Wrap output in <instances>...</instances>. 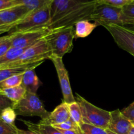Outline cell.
Instances as JSON below:
<instances>
[{
	"instance_id": "obj_1",
	"label": "cell",
	"mask_w": 134,
	"mask_h": 134,
	"mask_svg": "<svg viewBox=\"0 0 134 134\" xmlns=\"http://www.w3.org/2000/svg\"><path fill=\"white\" fill-rule=\"evenodd\" d=\"M51 56L47 43L42 39L34 45L28 47L16 60L0 65V69L5 68H28L35 69L46 59Z\"/></svg>"
},
{
	"instance_id": "obj_2",
	"label": "cell",
	"mask_w": 134,
	"mask_h": 134,
	"mask_svg": "<svg viewBox=\"0 0 134 134\" xmlns=\"http://www.w3.org/2000/svg\"><path fill=\"white\" fill-rule=\"evenodd\" d=\"M74 27H60L50 29L43 39L47 43L51 56L62 58L73 48Z\"/></svg>"
},
{
	"instance_id": "obj_3",
	"label": "cell",
	"mask_w": 134,
	"mask_h": 134,
	"mask_svg": "<svg viewBox=\"0 0 134 134\" xmlns=\"http://www.w3.org/2000/svg\"><path fill=\"white\" fill-rule=\"evenodd\" d=\"M97 5V0L83 3L51 22L48 27L49 29H54L60 27L74 26L75 24L79 21L83 20H90L91 16Z\"/></svg>"
},
{
	"instance_id": "obj_4",
	"label": "cell",
	"mask_w": 134,
	"mask_h": 134,
	"mask_svg": "<svg viewBox=\"0 0 134 134\" xmlns=\"http://www.w3.org/2000/svg\"><path fill=\"white\" fill-rule=\"evenodd\" d=\"M90 20L102 26L109 24L134 26V21L123 14L122 8L105 5H97L91 16Z\"/></svg>"
},
{
	"instance_id": "obj_5",
	"label": "cell",
	"mask_w": 134,
	"mask_h": 134,
	"mask_svg": "<svg viewBox=\"0 0 134 134\" xmlns=\"http://www.w3.org/2000/svg\"><path fill=\"white\" fill-rule=\"evenodd\" d=\"M76 101L80 107L83 123L107 130L110 119V112L87 101L85 98L76 94Z\"/></svg>"
},
{
	"instance_id": "obj_6",
	"label": "cell",
	"mask_w": 134,
	"mask_h": 134,
	"mask_svg": "<svg viewBox=\"0 0 134 134\" xmlns=\"http://www.w3.org/2000/svg\"><path fill=\"white\" fill-rule=\"evenodd\" d=\"M49 5L50 4L30 11L23 19L17 23L11 30L10 33L22 32L48 27L51 20Z\"/></svg>"
},
{
	"instance_id": "obj_7",
	"label": "cell",
	"mask_w": 134,
	"mask_h": 134,
	"mask_svg": "<svg viewBox=\"0 0 134 134\" xmlns=\"http://www.w3.org/2000/svg\"><path fill=\"white\" fill-rule=\"evenodd\" d=\"M13 108L17 115L39 116L42 119L48 117L50 113L45 109L43 103L36 94L28 92L19 102L13 103Z\"/></svg>"
},
{
	"instance_id": "obj_8",
	"label": "cell",
	"mask_w": 134,
	"mask_h": 134,
	"mask_svg": "<svg viewBox=\"0 0 134 134\" xmlns=\"http://www.w3.org/2000/svg\"><path fill=\"white\" fill-rule=\"evenodd\" d=\"M112 37L114 42L122 49L134 57V30L126 26L109 24L104 25Z\"/></svg>"
},
{
	"instance_id": "obj_9",
	"label": "cell",
	"mask_w": 134,
	"mask_h": 134,
	"mask_svg": "<svg viewBox=\"0 0 134 134\" xmlns=\"http://www.w3.org/2000/svg\"><path fill=\"white\" fill-rule=\"evenodd\" d=\"M49 30L48 27H45L22 32L10 33L9 35L10 36L12 47L28 48L43 39Z\"/></svg>"
},
{
	"instance_id": "obj_10",
	"label": "cell",
	"mask_w": 134,
	"mask_h": 134,
	"mask_svg": "<svg viewBox=\"0 0 134 134\" xmlns=\"http://www.w3.org/2000/svg\"><path fill=\"white\" fill-rule=\"evenodd\" d=\"M49 60H51L53 63L56 73H57L63 96V102H65L67 104L76 102V98L74 96L72 88H71L70 84L68 71L66 70L65 66H64L63 58L55 57V56H51Z\"/></svg>"
},
{
	"instance_id": "obj_11",
	"label": "cell",
	"mask_w": 134,
	"mask_h": 134,
	"mask_svg": "<svg viewBox=\"0 0 134 134\" xmlns=\"http://www.w3.org/2000/svg\"><path fill=\"white\" fill-rule=\"evenodd\" d=\"M133 124L123 116L120 109L110 111V119L108 130L116 134H128Z\"/></svg>"
},
{
	"instance_id": "obj_12",
	"label": "cell",
	"mask_w": 134,
	"mask_h": 134,
	"mask_svg": "<svg viewBox=\"0 0 134 134\" xmlns=\"http://www.w3.org/2000/svg\"><path fill=\"white\" fill-rule=\"evenodd\" d=\"M89 1L92 0H52L49 5L51 22L61 16L75 7Z\"/></svg>"
},
{
	"instance_id": "obj_13",
	"label": "cell",
	"mask_w": 134,
	"mask_h": 134,
	"mask_svg": "<svg viewBox=\"0 0 134 134\" xmlns=\"http://www.w3.org/2000/svg\"><path fill=\"white\" fill-rule=\"evenodd\" d=\"M30 12L24 5H15L0 11V21L2 24H17Z\"/></svg>"
},
{
	"instance_id": "obj_14",
	"label": "cell",
	"mask_w": 134,
	"mask_h": 134,
	"mask_svg": "<svg viewBox=\"0 0 134 134\" xmlns=\"http://www.w3.org/2000/svg\"><path fill=\"white\" fill-rule=\"evenodd\" d=\"M70 119L68 104L63 102L60 104L56 106L55 109L50 113L47 118L42 119L39 123L47 125L55 126L56 124L65 122Z\"/></svg>"
},
{
	"instance_id": "obj_15",
	"label": "cell",
	"mask_w": 134,
	"mask_h": 134,
	"mask_svg": "<svg viewBox=\"0 0 134 134\" xmlns=\"http://www.w3.org/2000/svg\"><path fill=\"white\" fill-rule=\"evenodd\" d=\"M21 85L25 88L26 92L36 94L42 82L35 73V69H28L24 73Z\"/></svg>"
},
{
	"instance_id": "obj_16",
	"label": "cell",
	"mask_w": 134,
	"mask_h": 134,
	"mask_svg": "<svg viewBox=\"0 0 134 134\" xmlns=\"http://www.w3.org/2000/svg\"><path fill=\"white\" fill-rule=\"evenodd\" d=\"M99 25L95 22H91L88 20L79 21L74 25V37L77 38H85L89 36L92 31Z\"/></svg>"
},
{
	"instance_id": "obj_17",
	"label": "cell",
	"mask_w": 134,
	"mask_h": 134,
	"mask_svg": "<svg viewBox=\"0 0 134 134\" xmlns=\"http://www.w3.org/2000/svg\"><path fill=\"white\" fill-rule=\"evenodd\" d=\"M22 121L27 126L29 130L38 134H63L58 130V129L51 125H47L39 122L38 124H35L26 120H22Z\"/></svg>"
},
{
	"instance_id": "obj_18",
	"label": "cell",
	"mask_w": 134,
	"mask_h": 134,
	"mask_svg": "<svg viewBox=\"0 0 134 134\" xmlns=\"http://www.w3.org/2000/svg\"><path fill=\"white\" fill-rule=\"evenodd\" d=\"M0 92L10 99L13 103L19 102L26 93L25 88L22 85L15 87L9 88L0 90Z\"/></svg>"
},
{
	"instance_id": "obj_19",
	"label": "cell",
	"mask_w": 134,
	"mask_h": 134,
	"mask_svg": "<svg viewBox=\"0 0 134 134\" xmlns=\"http://www.w3.org/2000/svg\"><path fill=\"white\" fill-rule=\"evenodd\" d=\"M16 5H24L30 11L36 10L47 5H49L52 0H12Z\"/></svg>"
},
{
	"instance_id": "obj_20",
	"label": "cell",
	"mask_w": 134,
	"mask_h": 134,
	"mask_svg": "<svg viewBox=\"0 0 134 134\" xmlns=\"http://www.w3.org/2000/svg\"><path fill=\"white\" fill-rule=\"evenodd\" d=\"M68 111L70 114V118L77 124L80 126L83 124L82 116H81V109L77 102H72L68 104Z\"/></svg>"
},
{
	"instance_id": "obj_21",
	"label": "cell",
	"mask_w": 134,
	"mask_h": 134,
	"mask_svg": "<svg viewBox=\"0 0 134 134\" xmlns=\"http://www.w3.org/2000/svg\"><path fill=\"white\" fill-rule=\"evenodd\" d=\"M27 48H16V47H11L3 56L0 57V65L6 64V63L11 62L13 60L18 58Z\"/></svg>"
},
{
	"instance_id": "obj_22",
	"label": "cell",
	"mask_w": 134,
	"mask_h": 134,
	"mask_svg": "<svg viewBox=\"0 0 134 134\" xmlns=\"http://www.w3.org/2000/svg\"><path fill=\"white\" fill-rule=\"evenodd\" d=\"M23 75L24 73L14 75L0 82V90L20 85L22 84Z\"/></svg>"
},
{
	"instance_id": "obj_23",
	"label": "cell",
	"mask_w": 134,
	"mask_h": 134,
	"mask_svg": "<svg viewBox=\"0 0 134 134\" xmlns=\"http://www.w3.org/2000/svg\"><path fill=\"white\" fill-rule=\"evenodd\" d=\"M16 118H17V114L13 107H8L4 109L0 113V119L7 124L15 125L14 121Z\"/></svg>"
},
{
	"instance_id": "obj_24",
	"label": "cell",
	"mask_w": 134,
	"mask_h": 134,
	"mask_svg": "<svg viewBox=\"0 0 134 134\" xmlns=\"http://www.w3.org/2000/svg\"><path fill=\"white\" fill-rule=\"evenodd\" d=\"M30 69L28 68H5L0 69V82L17 74L24 73Z\"/></svg>"
},
{
	"instance_id": "obj_25",
	"label": "cell",
	"mask_w": 134,
	"mask_h": 134,
	"mask_svg": "<svg viewBox=\"0 0 134 134\" xmlns=\"http://www.w3.org/2000/svg\"><path fill=\"white\" fill-rule=\"evenodd\" d=\"M81 134H108L106 130L83 123L80 126Z\"/></svg>"
},
{
	"instance_id": "obj_26",
	"label": "cell",
	"mask_w": 134,
	"mask_h": 134,
	"mask_svg": "<svg viewBox=\"0 0 134 134\" xmlns=\"http://www.w3.org/2000/svg\"><path fill=\"white\" fill-rule=\"evenodd\" d=\"M55 128H57V129L60 130H74L76 131L78 133L81 134V130L79 126H78L72 119L70 118L67 121L65 122L61 123V124H56V125L53 126Z\"/></svg>"
},
{
	"instance_id": "obj_27",
	"label": "cell",
	"mask_w": 134,
	"mask_h": 134,
	"mask_svg": "<svg viewBox=\"0 0 134 134\" xmlns=\"http://www.w3.org/2000/svg\"><path fill=\"white\" fill-rule=\"evenodd\" d=\"M133 0H97L99 5H105L114 7L122 8Z\"/></svg>"
},
{
	"instance_id": "obj_28",
	"label": "cell",
	"mask_w": 134,
	"mask_h": 134,
	"mask_svg": "<svg viewBox=\"0 0 134 134\" xmlns=\"http://www.w3.org/2000/svg\"><path fill=\"white\" fill-rule=\"evenodd\" d=\"M18 128L15 125L5 123L0 119V134H18Z\"/></svg>"
},
{
	"instance_id": "obj_29",
	"label": "cell",
	"mask_w": 134,
	"mask_h": 134,
	"mask_svg": "<svg viewBox=\"0 0 134 134\" xmlns=\"http://www.w3.org/2000/svg\"><path fill=\"white\" fill-rule=\"evenodd\" d=\"M12 47L9 35L0 37V57L3 56Z\"/></svg>"
},
{
	"instance_id": "obj_30",
	"label": "cell",
	"mask_w": 134,
	"mask_h": 134,
	"mask_svg": "<svg viewBox=\"0 0 134 134\" xmlns=\"http://www.w3.org/2000/svg\"><path fill=\"white\" fill-rule=\"evenodd\" d=\"M125 117L127 118L132 124H134V102L129 105L127 107L121 111Z\"/></svg>"
},
{
	"instance_id": "obj_31",
	"label": "cell",
	"mask_w": 134,
	"mask_h": 134,
	"mask_svg": "<svg viewBox=\"0 0 134 134\" xmlns=\"http://www.w3.org/2000/svg\"><path fill=\"white\" fill-rule=\"evenodd\" d=\"M122 12L125 15L131 18L134 21V0L122 8Z\"/></svg>"
},
{
	"instance_id": "obj_32",
	"label": "cell",
	"mask_w": 134,
	"mask_h": 134,
	"mask_svg": "<svg viewBox=\"0 0 134 134\" xmlns=\"http://www.w3.org/2000/svg\"><path fill=\"white\" fill-rule=\"evenodd\" d=\"M13 103L12 101L0 92V113L4 109L8 107H13Z\"/></svg>"
},
{
	"instance_id": "obj_33",
	"label": "cell",
	"mask_w": 134,
	"mask_h": 134,
	"mask_svg": "<svg viewBox=\"0 0 134 134\" xmlns=\"http://www.w3.org/2000/svg\"><path fill=\"white\" fill-rule=\"evenodd\" d=\"M15 5L14 3L12 0H0V11Z\"/></svg>"
},
{
	"instance_id": "obj_34",
	"label": "cell",
	"mask_w": 134,
	"mask_h": 134,
	"mask_svg": "<svg viewBox=\"0 0 134 134\" xmlns=\"http://www.w3.org/2000/svg\"><path fill=\"white\" fill-rule=\"evenodd\" d=\"M17 24H3L0 26V35L6 32H9Z\"/></svg>"
},
{
	"instance_id": "obj_35",
	"label": "cell",
	"mask_w": 134,
	"mask_h": 134,
	"mask_svg": "<svg viewBox=\"0 0 134 134\" xmlns=\"http://www.w3.org/2000/svg\"><path fill=\"white\" fill-rule=\"evenodd\" d=\"M57 129V128H56ZM58 130L59 132H61L63 134H80L79 133H78L76 131L74 130H60V129H58Z\"/></svg>"
},
{
	"instance_id": "obj_36",
	"label": "cell",
	"mask_w": 134,
	"mask_h": 134,
	"mask_svg": "<svg viewBox=\"0 0 134 134\" xmlns=\"http://www.w3.org/2000/svg\"><path fill=\"white\" fill-rule=\"evenodd\" d=\"M18 134H38L35 132H32L30 130H23L18 129Z\"/></svg>"
},
{
	"instance_id": "obj_37",
	"label": "cell",
	"mask_w": 134,
	"mask_h": 134,
	"mask_svg": "<svg viewBox=\"0 0 134 134\" xmlns=\"http://www.w3.org/2000/svg\"><path fill=\"white\" fill-rule=\"evenodd\" d=\"M128 134H134V126H132V127L131 128L130 130L129 131Z\"/></svg>"
},
{
	"instance_id": "obj_38",
	"label": "cell",
	"mask_w": 134,
	"mask_h": 134,
	"mask_svg": "<svg viewBox=\"0 0 134 134\" xmlns=\"http://www.w3.org/2000/svg\"><path fill=\"white\" fill-rule=\"evenodd\" d=\"M106 130V132H107V133H108V134H116V133H113L112 132H111V131H110L109 130Z\"/></svg>"
},
{
	"instance_id": "obj_39",
	"label": "cell",
	"mask_w": 134,
	"mask_h": 134,
	"mask_svg": "<svg viewBox=\"0 0 134 134\" xmlns=\"http://www.w3.org/2000/svg\"><path fill=\"white\" fill-rule=\"evenodd\" d=\"M1 25H3L2 24H1V21H0V26H1Z\"/></svg>"
},
{
	"instance_id": "obj_40",
	"label": "cell",
	"mask_w": 134,
	"mask_h": 134,
	"mask_svg": "<svg viewBox=\"0 0 134 134\" xmlns=\"http://www.w3.org/2000/svg\"><path fill=\"white\" fill-rule=\"evenodd\" d=\"M133 124V126H134V124Z\"/></svg>"
}]
</instances>
